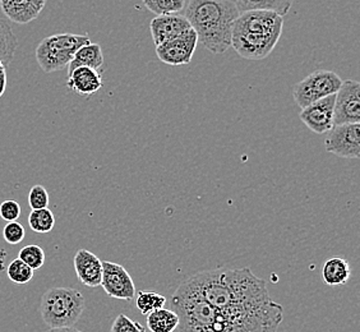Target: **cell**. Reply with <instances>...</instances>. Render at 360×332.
I'll list each match as a JSON object with an SVG mask.
<instances>
[{
	"label": "cell",
	"mask_w": 360,
	"mask_h": 332,
	"mask_svg": "<svg viewBox=\"0 0 360 332\" xmlns=\"http://www.w3.org/2000/svg\"><path fill=\"white\" fill-rule=\"evenodd\" d=\"M326 151L344 159L360 156V124L335 125L325 141Z\"/></svg>",
	"instance_id": "9c48e42d"
},
{
	"label": "cell",
	"mask_w": 360,
	"mask_h": 332,
	"mask_svg": "<svg viewBox=\"0 0 360 332\" xmlns=\"http://www.w3.org/2000/svg\"><path fill=\"white\" fill-rule=\"evenodd\" d=\"M28 225L35 233L39 234H48L56 225V217L49 208L35 210L31 211L28 216Z\"/></svg>",
	"instance_id": "603a6c76"
},
{
	"label": "cell",
	"mask_w": 360,
	"mask_h": 332,
	"mask_svg": "<svg viewBox=\"0 0 360 332\" xmlns=\"http://www.w3.org/2000/svg\"><path fill=\"white\" fill-rule=\"evenodd\" d=\"M236 9L239 14L252 11H262V12H274L280 17H284L285 14L290 11L291 1L289 0H236Z\"/></svg>",
	"instance_id": "d6986e66"
},
{
	"label": "cell",
	"mask_w": 360,
	"mask_h": 332,
	"mask_svg": "<svg viewBox=\"0 0 360 332\" xmlns=\"http://www.w3.org/2000/svg\"><path fill=\"white\" fill-rule=\"evenodd\" d=\"M17 258L21 260L25 264H27L31 270H39L45 263V252L40 245L31 244V245L23 247L20 250Z\"/></svg>",
	"instance_id": "d4e9b609"
},
{
	"label": "cell",
	"mask_w": 360,
	"mask_h": 332,
	"mask_svg": "<svg viewBox=\"0 0 360 332\" xmlns=\"http://www.w3.org/2000/svg\"><path fill=\"white\" fill-rule=\"evenodd\" d=\"M189 281L208 305L229 317L278 325L283 322V307L271 299L264 279L248 267L201 271Z\"/></svg>",
	"instance_id": "6da1fadb"
},
{
	"label": "cell",
	"mask_w": 360,
	"mask_h": 332,
	"mask_svg": "<svg viewBox=\"0 0 360 332\" xmlns=\"http://www.w3.org/2000/svg\"><path fill=\"white\" fill-rule=\"evenodd\" d=\"M170 305L179 317V332H277L280 326L267 321L229 317L208 305L189 279L178 286Z\"/></svg>",
	"instance_id": "7a4b0ae2"
},
{
	"label": "cell",
	"mask_w": 360,
	"mask_h": 332,
	"mask_svg": "<svg viewBox=\"0 0 360 332\" xmlns=\"http://www.w3.org/2000/svg\"><path fill=\"white\" fill-rule=\"evenodd\" d=\"M87 35L58 34L45 37L36 49V60L45 73H53L70 65L78 49L90 44Z\"/></svg>",
	"instance_id": "8992f818"
},
{
	"label": "cell",
	"mask_w": 360,
	"mask_h": 332,
	"mask_svg": "<svg viewBox=\"0 0 360 332\" xmlns=\"http://www.w3.org/2000/svg\"><path fill=\"white\" fill-rule=\"evenodd\" d=\"M18 48V39L6 20L0 17V60L7 67L13 60L15 50Z\"/></svg>",
	"instance_id": "44dd1931"
},
{
	"label": "cell",
	"mask_w": 360,
	"mask_h": 332,
	"mask_svg": "<svg viewBox=\"0 0 360 332\" xmlns=\"http://www.w3.org/2000/svg\"><path fill=\"white\" fill-rule=\"evenodd\" d=\"M179 326V317L173 309L162 308L147 316V328L151 332H174Z\"/></svg>",
	"instance_id": "ffe728a7"
},
{
	"label": "cell",
	"mask_w": 360,
	"mask_h": 332,
	"mask_svg": "<svg viewBox=\"0 0 360 332\" xmlns=\"http://www.w3.org/2000/svg\"><path fill=\"white\" fill-rule=\"evenodd\" d=\"M104 64V54L98 44H87L77 50L72 62L68 65V75L78 68H91L97 70Z\"/></svg>",
	"instance_id": "e0dca14e"
},
{
	"label": "cell",
	"mask_w": 360,
	"mask_h": 332,
	"mask_svg": "<svg viewBox=\"0 0 360 332\" xmlns=\"http://www.w3.org/2000/svg\"><path fill=\"white\" fill-rule=\"evenodd\" d=\"M150 28H151L153 44L158 48L161 44L169 42L174 37H178L188 30H191V25L184 15L173 14V15L155 17L151 21Z\"/></svg>",
	"instance_id": "5bb4252c"
},
{
	"label": "cell",
	"mask_w": 360,
	"mask_h": 332,
	"mask_svg": "<svg viewBox=\"0 0 360 332\" xmlns=\"http://www.w3.org/2000/svg\"><path fill=\"white\" fill-rule=\"evenodd\" d=\"M7 90V70L0 72V97L4 95Z\"/></svg>",
	"instance_id": "4dcf8cb0"
},
{
	"label": "cell",
	"mask_w": 360,
	"mask_h": 332,
	"mask_svg": "<svg viewBox=\"0 0 360 332\" xmlns=\"http://www.w3.org/2000/svg\"><path fill=\"white\" fill-rule=\"evenodd\" d=\"M333 108L335 95L322 98L302 109L299 117L307 128L317 134H323L333 128Z\"/></svg>",
	"instance_id": "7c38bea8"
},
{
	"label": "cell",
	"mask_w": 360,
	"mask_h": 332,
	"mask_svg": "<svg viewBox=\"0 0 360 332\" xmlns=\"http://www.w3.org/2000/svg\"><path fill=\"white\" fill-rule=\"evenodd\" d=\"M198 39L208 51L224 54L231 46L233 27L239 12L230 0H191L183 11Z\"/></svg>",
	"instance_id": "3957f363"
},
{
	"label": "cell",
	"mask_w": 360,
	"mask_h": 332,
	"mask_svg": "<svg viewBox=\"0 0 360 332\" xmlns=\"http://www.w3.org/2000/svg\"><path fill=\"white\" fill-rule=\"evenodd\" d=\"M284 20L274 12L252 11L239 14L233 27L231 46L248 60L270 56L283 34Z\"/></svg>",
	"instance_id": "277c9868"
},
{
	"label": "cell",
	"mask_w": 360,
	"mask_h": 332,
	"mask_svg": "<svg viewBox=\"0 0 360 332\" xmlns=\"http://www.w3.org/2000/svg\"><path fill=\"white\" fill-rule=\"evenodd\" d=\"M7 276L14 284L25 285L32 280L34 270H31L21 260L15 258L8 266Z\"/></svg>",
	"instance_id": "484cf974"
},
{
	"label": "cell",
	"mask_w": 360,
	"mask_h": 332,
	"mask_svg": "<svg viewBox=\"0 0 360 332\" xmlns=\"http://www.w3.org/2000/svg\"><path fill=\"white\" fill-rule=\"evenodd\" d=\"M6 68H7V67H6V65H4V63H3V62H1V60H0V72H1V70H6Z\"/></svg>",
	"instance_id": "836d02e7"
},
{
	"label": "cell",
	"mask_w": 360,
	"mask_h": 332,
	"mask_svg": "<svg viewBox=\"0 0 360 332\" xmlns=\"http://www.w3.org/2000/svg\"><path fill=\"white\" fill-rule=\"evenodd\" d=\"M25 236L26 231L21 222H7V225L3 229V238L11 245L20 244L25 239Z\"/></svg>",
	"instance_id": "83f0119b"
},
{
	"label": "cell",
	"mask_w": 360,
	"mask_h": 332,
	"mask_svg": "<svg viewBox=\"0 0 360 332\" xmlns=\"http://www.w3.org/2000/svg\"><path fill=\"white\" fill-rule=\"evenodd\" d=\"M360 122V84L353 79L342 81L335 95L333 127L356 124Z\"/></svg>",
	"instance_id": "ba28073f"
},
{
	"label": "cell",
	"mask_w": 360,
	"mask_h": 332,
	"mask_svg": "<svg viewBox=\"0 0 360 332\" xmlns=\"http://www.w3.org/2000/svg\"><path fill=\"white\" fill-rule=\"evenodd\" d=\"M78 280L87 288H97L103 279V261L87 249H79L73 260Z\"/></svg>",
	"instance_id": "4fadbf2b"
},
{
	"label": "cell",
	"mask_w": 360,
	"mask_h": 332,
	"mask_svg": "<svg viewBox=\"0 0 360 332\" xmlns=\"http://www.w3.org/2000/svg\"><path fill=\"white\" fill-rule=\"evenodd\" d=\"M187 0H147L143 4L150 12L156 14V17H161L183 12L187 7Z\"/></svg>",
	"instance_id": "cb8c5ba5"
},
{
	"label": "cell",
	"mask_w": 360,
	"mask_h": 332,
	"mask_svg": "<svg viewBox=\"0 0 360 332\" xmlns=\"http://www.w3.org/2000/svg\"><path fill=\"white\" fill-rule=\"evenodd\" d=\"M167 305V298L155 291H139L136 297V307L145 316L162 309Z\"/></svg>",
	"instance_id": "7402d4cb"
},
{
	"label": "cell",
	"mask_w": 360,
	"mask_h": 332,
	"mask_svg": "<svg viewBox=\"0 0 360 332\" xmlns=\"http://www.w3.org/2000/svg\"><path fill=\"white\" fill-rule=\"evenodd\" d=\"M322 277L328 286H341L347 284L352 279V267L347 260L333 257L326 261L322 269Z\"/></svg>",
	"instance_id": "ac0fdd59"
},
{
	"label": "cell",
	"mask_w": 360,
	"mask_h": 332,
	"mask_svg": "<svg viewBox=\"0 0 360 332\" xmlns=\"http://www.w3.org/2000/svg\"><path fill=\"white\" fill-rule=\"evenodd\" d=\"M110 332H146L143 326L134 322L125 314H119L111 326Z\"/></svg>",
	"instance_id": "f1b7e54d"
},
{
	"label": "cell",
	"mask_w": 360,
	"mask_h": 332,
	"mask_svg": "<svg viewBox=\"0 0 360 332\" xmlns=\"http://www.w3.org/2000/svg\"><path fill=\"white\" fill-rule=\"evenodd\" d=\"M105 293L110 298L132 300L136 298V288L129 272L118 263L103 262L101 285Z\"/></svg>",
	"instance_id": "8fae6325"
},
{
	"label": "cell",
	"mask_w": 360,
	"mask_h": 332,
	"mask_svg": "<svg viewBox=\"0 0 360 332\" xmlns=\"http://www.w3.org/2000/svg\"><path fill=\"white\" fill-rule=\"evenodd\" d=\"M103 77L98 70L78 68L68 75L67 87L79 96H92L103 87Z\"/></svg>",
	"instance_id": "2e32d148"
},
{
	"label": "cell",
	"mask_w": 360,
	"mask_h": 332,
	"mask_svg": "<svg viewBox=\"0 0 360 332\" xmlns=\"http://www.w3.org/2000/svg\"><path fill=\"white\" fill-rule=\"evenodd\" d=\"M342 79L333 70H316L292 89V96L300 109L312 105L326 97L336 95Z\"/></svg>",
	"instance_id": "52a82bcc"
},
{
	"label": "cell",
	"mask_w": 360,
	"mask_h": 332,
	"mask_svg": "<svg viewBox=\"0 0 360 332\" xmlns=\"http://www.w3.org/2000/svg\"><path fill=\"white\" fill-rule=\"evenodd\" d=\"M4 266V256H0V271L3 270Z\"/></svg>",
	"instance_id": "d6a6232c"
},
{
	"label": "cell",
	"mask_w": 360,
	"mask_h": 332,
	"mask_svg": "<svg viewBox=\"0 0 360 332\" xmlns=\"http://www.w3.org/2000/svg\"><path fill=\"white\" fill-rule=\"evenodd\" d=\"M84 297L73 288L56 286L44 293L40 314L50 328L73 327L84 311Z\"/></svg>",
	"instance_id": "5b68a950"
},
{
	"label": "cell",
	"mask_w": 360,
	"mask_h": 332,
	"mask_svg": "<svg viewBox=\"0 0 360 332\" xmlns=\"http://www.w3.org/2000/svg\"><path fill=\"white\" fill-rule=\"evenodd\" d=\"M197 44V35L191 28L178 37L161 44L156 48V54L167 65H186L192 60Z\"/></svg>",
	"instance_id": "30bf717a"
},
{
	"label": "cell",
	"mask_w": 360,
	"mask_h": 332,
	"mask_svg": "<svg viewBox=\"0 0 360 332\" xmlns=\"http://www.w3.org/2000/svg\"><path fill=\"white\" fill-rule=\"evenodd\" d=\"M21 206L17 201L7 200L0 203V217L7 222H17L21 216Z\"/></svg>",
	"instance_id": "f546056e"
},
{
	"label": "cell",
	"mask_w": 360,
	"mask_h": 332,
	"mask_svg": "<svg viewBox=\"0 0 360 332\" xmlns=\"http://www.w3.org/2000/svg\"><path fill=\"white\" fill-rule=\"evenodd\" d=\"M45 6H46L45 0H21V1L1 0L0 1V8L8 20L18 25H26L36 20Z\"/></svg>",
	"instance_id": "9a60e30c"
},
{
	"label": "cell",
	"mask_w": 360,
	"mask_h": 332,
	"mask_svg": "<svg viewBox=\"0 0 360 332\" xmlns=\"http://www.w3.org/2000/svg\"><path fill=\"white\" fill-rule=\"evenodd\" d=\"M46 332H84L77 330L75 327H63V328H49Z\"/></svg>",
	"instance_id": "1f68e13d"
},
{
	"label": "cell",
	"mask_w": 360,
	"mask_h": 332,
	"mask_svg": "<svg viewBox=\"0 0 360 332\" xmlns=\"http://www.w3.org/2000/svg\"><path fill=\"white\" fill-rule=\"evenodd\" d=\"M49 202H50V197H49L46 188L42 187L40 184H36L30 189L28 205H30V208H32V211L48 208Z\"/></svg>",
	"instance_id": "4316f807"
}]
</instances>
